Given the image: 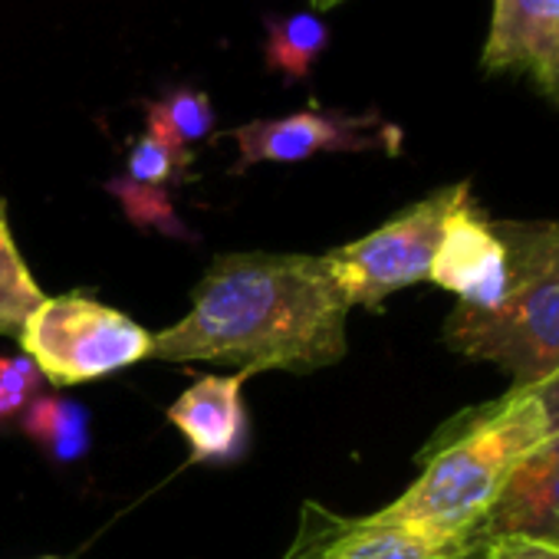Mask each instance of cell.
<instances>
[{"mask_svg": "<svg viewBox=\"0 0 559 559\" xmlns=\"http://www.w3.org/2000/svg\"><path fill=\"white\" fill-rule=\"evenodd\" d=\"M191 165V152L178 148L155 129H145L126 162V175L112 178L106 188L122 204L126 217L135 227H155L162 234L188 237L185 224L171 207V185L185 178Z\"/></svg>", "mask_w": 559, "mask_h": 559, "instance_id": "obj_12", "label": "cell"}, {"mask_svg": "<svg viewBox=\"0 0 559 559\" xmlns=\"http://www.w3.org/2000/svg\"><path fill=\"white\" fill-rule=\"evenodd\" d=\"M145 119H148V129H155L178 148H188V145L207 139L214 129L211 99L201 90H188V86L175 90L155 103H145Z\"/></svg>", "mask_w": 559, "mask_h": 559, "instance_id": "obj_16", "label": "cell"}, {"mask_svg": "<svg viewBox=\"0 0 559 559\" xmlns=\"http://www.w3.org/2000/svg\"><path fill=\"white\" fill-rule=\"evenodd\" d=\"M349 310L326 257L221 253L194 287L191 310L152 336L148 359L310 376L349 353Z\"/></svg>", "mask_w": 559, "mask_h": 559, "instance_id": "obj_1", "label": "cell"}, {"mask_svg": "<svg viewBox=\"0 0 559 559\" xmlns=\"http://www.w3.org/2000/svg\"><path fill=\"white\" fill-rule=\"evenodd\" d=\"M510 257L487 214H480L471 194L448 214L441 240L431 260L428 280L454 294L461 307L493 310L507 294Z\"/></svg>", "mask_w": 559, "mask_h": 559, "instance_id": "obj_8", "label": "cell"}, {"mask_svg": "<svg viewBox=\"0 0 559 559\" xmlns=\"http://www.w3.org/2000/svg\"><path fill=\"white\" fill-rule=\"evenodd\" d=\"M513 389H516V385H513ZM523 392H530V395L543 405L546 421H549V435H556V431H559V372H552L549 379H543V382H536V385H526Z\"/></svg>", "mask_w": 559, "mask_h": 559, "instance_id": "obj_19", "label": "cell"}, {"mask_svg": "<svg viewBox=\"0 0 559 559\" xmlns=\"http://www.w3.org/2000/svg\"><path fill=\"white\" fill-rule=\"evenodd\" d=\"M284 559H444V549L405 526L369 516H343L307 500Z\"/></svg>", "mask_w": 559, "mask_h": 559, "instance_id": "obj_9", "label": "cell"}, {"mask_svg": "<svg viewBox=\"0 0 559 559\" xmlns=\"http://www.w3.org/2000/svg\"><path fill=\"white\" fill-rule=\"evenodd\" d=\"M44 290L34 280L27 260L17 250L11 221H8V204L0 201V336L17 340L27 317L44 304Z\"/></svg>", "mask_w": 559, "mask_h": 559, "instance_id": "obj_15", "label": "cell"}, {"mask_svg": "<svg viewBox=\"0 0 559 559\" xmlns=\"http://www.w3.org/2000/svg\"><path fill=\"white\" fill-rule=\"evenodd\" d=\"M484 70L526 73L559 106V0H493Z\"/></svg>", "mask_w": 559, "mask_h": 559, "instance_id": "obj_10", "label": "cell"}, {"mask_svg": "<svg viewBox=\"0 0 559 559\" xmlns=\"http://www.w3.org/2000/svg\"><path fill=\"white\" fill-rule=\"evenodd\" d=\"M247 372L204 376L168 408V421L188 441L194 464H230L247 454L250 415L243 402Z\"/></svg>", "mask_w": 559, "mask_h": 559, "instance_id": "obj_11", "label": "cell"}, {"mask_svg": "<svg viewBox=\"0 0 559 559\" xmlns=\"http://www.w3.org/2000/svg\"><path fill=\"white\" fill-rule=\"evenodd\" d=\"M44 559H57V556H44Z\"/></svg>", "mask_w": 559, "mask_h": 559, "instance_id": "obj_20", "label": "cell"}, {"mask_svg": "<svg viewBox=\"0 0 559 559\" xmlns=\"http://www.w3.org/2000/svg\"><path fill=\"white\" fill-rule=\"evenodd\" d=\"M44 376L27 356H0V421H11L27 412L34 399L44 395Z\"/></svg>", "mask_w": 559, "mask_h": 559, "instance_id": "obj_17", "label": "cell"}, {"mask_svg": "<svg viewBox=\"0 0 559 559\" xmlns=\"http://www.w3.org/2000/svg\"><path fill=\"white\" fill-rule=\"evenodd\" d=\"M237 142L234 175L260 165V162H307L323 152H389L395 155L402 145V132L389 126L382 116H349L340 109H300L276 119H253L230 132Z\"/></svg>", "mask_w": 559, "mask_h": 559, "instance_id": "obj_6", "label": "cell"}, {"mask_svg": "<svg viewBox=\"0 0 559 559\" xmlns=\"http://www.w3.org/2000/svg\"><path fill=\"white\" fill-rule=\"evenodd\" d=\"M543 438H549L543 405L530 392L510 389L497 402L444 421L421 448L412 487L372 516L438 543L448 559Z\"/></svg>", "mask_w": 559, "mask_h": 559, "instance_id": "obj_2", "label": "cell"}, {"mask_svg": "<svg viewBox=\"0 0 559 559\" xmlns=\"http://www.w3.org/2000/svg\"><path fill=\"white\" fill-rule=\"evenodd\" d=\"M507 257V294L493 310L454 307L441 340L451 353L490 362L516 389L559 372V224L493 221Z\"/></svg>", "mask_w": 559, "mask_h": 559, "instance_id": "obj_3", "label": "cell"}, {"mask_svg": "<svg viewBox=\"0 0 559 559\" xmlns=\"http://www.w3.org/2000/svg\"><path fill=\"white\" fill-rule=\"evenodd\" d=\"M21 428L31 441H37L50 461L73 464L90 454V412L80 402L60 395H40L21 415Z\"/></svg>", "mask_w": 559, "mask_h": 559, "instance_id": "obj_13", "label": "cell"}, {"mask_svg": "<svg viewBox=\"0 0 559 559\" xmlns=\"http://www.w3.org/2000/svg\"><path fill=\"white\" fill-rule=\"evenodd\" d=\"M17 343L57 389L119 376L152 356V333L145 326L86 294L44 297Z\"/></svg>", "mask_w": 559, "mask_h": 559, "instance_id": "obj_4", "label": "cell"}, {"mask_svg": "<svg viewBox=\"0 0 559 559\" xmlns=\"http://www.w3.org/2000/svg\"><path fill=\"white\" fill-rule=\"evenodd\" d=\"M471 559H559V549L530 539H497Z\"/></svg>", "mask_w": 559, "mask_h": 559, "instance_id": "obj_18", "label": "cell"}, {"mask_svg": "<svg viewBox=\"0 0 559 559\" xmlns=\"http://www.w3.org/2000/svg\"><path fill=\"white\" fill-rule=\"evenodd\" d=\"M467 194V181L438 188L412 207L399 211L372 234L323 253L346 300L353 307L382 310L392 294L428 280L441 227Z\"/></svg>", "mask_w": 559, "mask_h": 559, "instance_id": "obj_5", "label": "cell"}, {"mask_svg": "<svg viewBox=\"0 0 559 559\" xmlns=\"http://www.w3.org/2000/svg\"><path fill=\"white\" fill-rule=\"evenodd\" d=\"M266 47L263 60L270 70L284 73L287 83H297L310 73L313 60L330 47V27L317 14H290V17H263Z\"/></svg>", "mask_w": 559, "mask_h": 559, "instance_id": "obj_14", "label": "cell"}, {"mask_svg": "<svg viewBox=\"0 0 559 559\" xmlns=\"http://www.w3.org/2000/svg\"><path fill=\"white\" fill-rule=\"evenodd\" d=\"M497 539H530L559 549V431L543 438L516 464L484 520L448 559H471Z\"/></svg>", "mask_w": 559, "mask_h": 559, "instance_id": "obj_7", "label": "cell"}]
</instances>
